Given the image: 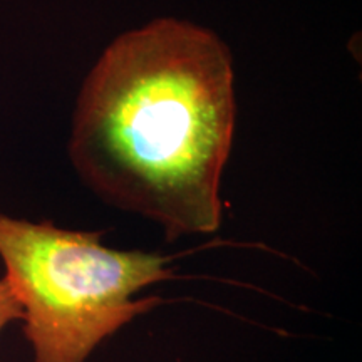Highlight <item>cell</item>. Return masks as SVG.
Instances as JSON below:
<instances>
[{"label":"cell","mask_w":362,"mask_h":362,"mask_svg":"<svg viewBox=\"0 0 362 362\" xmlns=\"http://www.w3.org/2000/svg\"><path fill=\"white\" fill-rule=\"evenodd\" d=\"M101 233L0 214L4 280L19 302L34 362H84L99 342L161 298H133L173 279L168 257L115 250Z\"/></svg>","instance_id":"obj_2"},{"label":"cell","mask_w":362,"mask_h":362,"mask_svg":"<svg viewBox=\"0 0 362 362\" xmlns=\"http://www.w3.org/2000/svg\"><path fill=\"white\" fill-rule=\"evenodd\" d=\"M230 49L161 19L112 40L72 115V166L103 202L155 220L173 242L218 230L237 103Z\"/></svg>","instance_id":"obj_1"},{"label":"cell","mask_w":362,"mask_h":362,"mask_svg":"<svg viewBox=\"0 0 362 362\" xmlns=\"http://www.w3.org/2000/svg\"><path fill=\"white\" fill-rule=\"evenodd\" d=\"M22 317H24V312H22L19 302L16 300L6 280L0 279V332L8 324L16 322V320H22Z\"/></svg>","instance_id":"obj_3"}]
</instances>
